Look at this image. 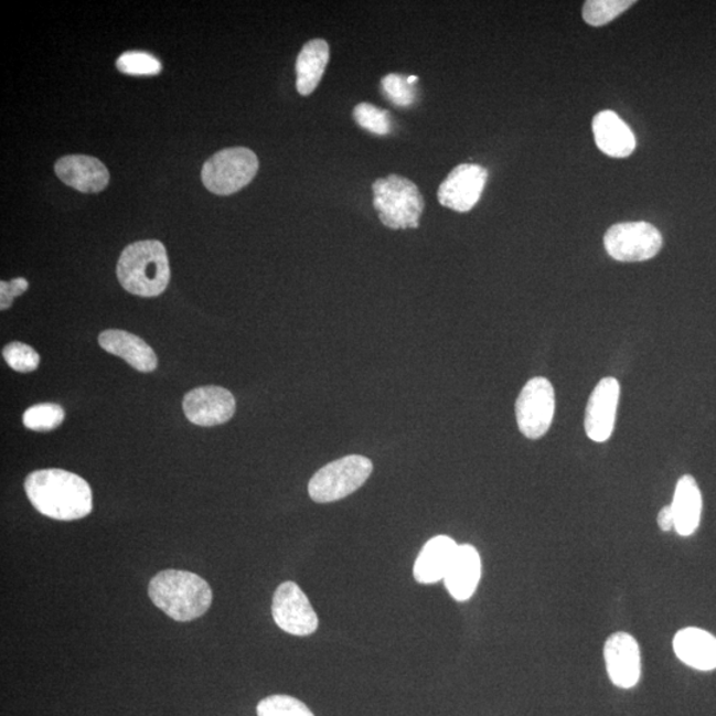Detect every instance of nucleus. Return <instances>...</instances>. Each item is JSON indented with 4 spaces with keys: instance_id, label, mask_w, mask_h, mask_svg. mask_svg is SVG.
Wrapping results in <instances>:
<instances>
[{
    "instance_id": "obj_1",
    "label": "nucleus",
    "mask_w": 716,
    "mask_h": 716,
    "mask_svg": "<svg viewBox=\"0 0 716 716\" xmlns=\"http://www.w3.org/2000/svg\"><path fill=\"white\" fill-rule=\"evenodd\" d=\"M25 494L42 515L71 522L88 516L94 509L92 490L74 472L47 469L31 472L24 482Z\"/></svg>"
},
{
    "instance_id": "obj_2",
    "label": "nucleus",
    "mask_w": 716,
    "mask_h": 716,
    "mask_svg": "<svg viewBox=\"0 0 716 716\" xmlns=\"http://www.w3.org/2000/svg\"><path fill=\"white\" fill-rule=\"evenodd\" d=\"M149 597L170 619L188 622L200 619L212 607L213 590L193 571L168 569L150 581Z\"/></svg>"
},
{
    "instance_id": "obj_3",
    "label": "nucleus",
    "mask_w": 716,
    "mask_h": 716,
    "mask_svg": "<svg viewBox=\"0 0 716 716\" xmlns=\"http://www.w3.org/2000/svg\"><path fill=\"white\" fill-rule=\"evenodd\" d=\"M117 278L125 290L137 297H159L170 281L165 246L159 241H141L128 246L118 260Z\"/></svg>"
},
{
    "instance_id": "obj_4",
    "label": "nucleus",
    "mask_w": 716,
    "mask_h": 716,
    "mask_svg": "<svg viewBox=\"0 0 716 716\" xmlns=\"http://www.w3.org/2000/svg\"><path fill=\"white\" fill-rule=\"evenodd\" d=\"M373 205L384 226L392 229L418 228L425 201L416 183L397 174L373 183Z\"/></svg>"
},
{
    "instance_id": "obj_5",
    "label": "nucleus",
    "mask_w": 716,
    "mask_h": 716,
    "mask_svg": "<svg viewBox=\"0 0 716 716\" xmlns=\"http://www.w3.org/2000/svg\"><path fill=\"white\" fill-rule=\"evenodd\" d=\"M372 471L371 459L348 456L320 469L308 484V492L313 502H338L357 491L371 477Z\"/></svg>"
},
{
    "instance_id": "obj_6",
    "label": "nucleus",
    "mask_w": 716,
    "mask_h": 716,
    "mask_svg": "<svg viewBox=\"0 0 716 716\" xmlns=\"http://www.w3.org/2000/svg\"><path fill=\"white\" fill-rule=\"evenodd\" d=\"M259 170L258 157L247 148L222 150L202 169V181L210 192L229 195L239 192L254 180Z\"/></svg>"
},
{
    "instance_id": "obj_7",
    "label": "nucleus",
    "mask_w": 716,
    "mask_h": 716,
    "mask_svg": "<svg viewBox=\"0 0 716 716\" xmlns=\"http://www.w3.org/2000/svg\"><path fill=\"white\" fill-rule=\"evenodd\" d=\"M659 228L648 222H626L610 227L603 236V246L615 260L645 261L662 248Z\"/></svg>"
},
{
    "instance_id": "obj_8",
    "label": "nucleus",
    "mask_w": 716,
    "mask_h": 716,
    "mask_svg": "<svg viewBox=\"0 0 716 716\" xmlns=\"http://www.w3.org/2000/svg\"><path fill=\"white\" fill-rule=\"evenodd\" d=\"M519 430L528 439L542 438L555 416V389L547 378L528 381L519 394L516 406Z\"/></svg>"
},
{
    "instance_id": "obj_9",
    "label": "nucleus",
    "mask_w": 716,
    "mask_h": 716,
    "mask_svg": "<svg viewBox=\"0 0 716 716\" xmlns=\"http://www.w3.org/2000/svg\"><path fill=\"white\" fill-rule=\"evenodd\" d=\"M272 617L276 626L292 635H311L319 628L318 615L310 600L298 584L292 581L282 583L276 589Z\"/></svg>"
},
{
    "instance_id": "obj_10",
    "label": "nucleus",
    "mask_w": 716,
    "mask_h": 716,
    "mask_svg": "<svg viewBox=\"0 0 716 716\" xmlns=\"http://www.w3.org/2000/svg\"><path fill=\"white\" fill-rule=\"evenodd\" d=\"M488 179V169L477 163H462L439 186L438 201L444 207L468 213L481 200Z\"/></svg>"
},
{
    "instance_id": "obj_11",
    "label": "nucleus",
    "mask_w": 716,
    "mask_h": 716,
    "mask_svg": "<svg viewBox=\"0 0 716 716\" xmlns=\"http://www.w3.org/2000/svg\"><path fill=\"white\" fill-rule=\"evenodd\" d=\"M236 409L232 392L221 386H202L189 392L183 398V412L190 423L199 426H216L232 419Z\"/></svg>"
},
{
    "instance_id": "obj_12",
    "label": "nucleus",
    "mask_w": 716,
    "mask_h": 716,
    "mask_svg": "<svg viewBox=\"0 0 716 716\" xmlns=\"http://www.w3.org/2000/svg\"><path fill=\"white\" fill-rule=\"evenodd\" d=\"M619 399L620 384L616 378H602L595 387L586 413L587 436L594 442H607L612 436Z\"/></svg>"
},
{
    "instance_id": "obj_13",
    "label": "nucleus",
    "mask_w": 716,
    "mask_h": 716,
    "mask_svg": "<svg viewBox=\"0 0 716 716\" xmlns=\"http://www.w3.org/2000/svg\"><path fill=\"white\" fill-rule=\"evenodd\" d=\"M610 681L621 688H632L641 678L639 643L628 633L609 637L603 648Z\"/></svg>"
},
{
    "instance_id": "obj_14",
    "label": "nucleus",
    "mask_w": 716,
    "mask_h": 716,
    "mask_svg": "<svg viewBox=\"0 0 716 716\" xmlns=\"http://www.w3.org/2000/svg\"><path fill=\"white\" fill-rule=\"evenodd\" d=\"M56 174L82 193L101 192L109 183V172L101 161L89 156H67L55 165Z\"/></svg>"
},
{
    "instance_id": "obj_15",
    "label": "nucleus",
    "mask_w": 716,
    "mask_h": 716,
    "mask_svg": "<svg viewBox=\"0 0 716 716\" xmlns=\"http://www.w3.org/2000/svg\"><path fill=\"white\" fill-rule=\"evenodd\" d=\"M597 148L613 159H627L637 148L633 130L613 110H601L592 121Z\"/></svg>"
},
{
    "instance_id": "obj_16",
    "label": "nucleus",
    "mask_w": 716,
    "mask_h": 716,
    "mask_svg": "<svg viewBox=\"0 0 716 716\" xmlns=\"http://www.w3.org/2000/svg\"><path fill=\"white\" fill-rule=\"evenodd\" d=\"M481 576L482 562L478 551L470 544L459 545L455 560L444 580L452 599L457 601L471 599L481 581Z\"/></svg>"
},
{
    "instance_id": "obj_17",
    "label": "nucleus",
    "mask_w": 716,
    "mask_h": 716,
    "mask_svg": "<svg viewBox=\"0 0 716 716\" xmlns=\"http://www.w3.org/2000/svg\"><path fill=\"white\" fill-rule=\"evenodd\" d=\"M459 545L449 536L430 538L419 552L414 564V579L420 584H436L445 580Z\"/></svg>"
},
{
    "instance_id": "obj_18",
    "label": "nucleus",
    "mask_w": 716,
    "mask_h": 716,
    "mask_svg": "<svg viewBox=\"0 0 716 716\" xmlns=\"http://www.w3.org/2000/svg\"><path fill=\"white\" fill-rule=\"evenodd\" d=\"M98 344L104 351L127 361L138 372L149 373L157 367L154 351L136 334L121 330L104 331L98 336Z\"/></svg>"
},
{
    "instance_id": "obj_19",
    "label": "nucleus",
    "mask_w": 716,
    "mask_h": 716,
    "mask_svg": "<svg viewBox=\"0 0 716 716\" xmlns=\"http://www.w3.org/2000/svg\"><path fill=\"white\" fill-rule=\"evenodd\" d=\"M674 652L687 666L709 672L716 669V639L698 628L680 630L674 637Z\"/></svg>"
},
{
    "instance_id": "obj_20",
    "label": "nucleus",
    "mask_w": 716,
    "mask_h": 716,
    "mask_svg": "<svg viewBox=\"0 0 716 716\" xmlns=\"http://www.w3.org/2000/svg\"><path fill=\"white\" fill-rule=\"evenodd\" d=\"M672 510L675 531L681 536L693 535L701 523L702 494L692 475L682 477L676 483Z\"/></svg>"
},
{
    "instance_id": "obj_21",
    "label": "nucleus",
    "mask_w": 716,
    "mask_h": 716,
    "mask_svg": "<svg viewBox=\"0 0 716 716\" xmlns=\"http://www.w3.org/2000/svg\"><path fill=\"white\" fill-rule=\"evenodd\" d=\"M330 62V45L324 39H313L301 49L297 61V88L301 96L311 95L323 78Z\"/></svg>"
},
{
    "instance_id": "obj_22",
    "label": "nucleus",
    "mask_w": 716,
    "mask_h": 716,
    "mask_svg": "<svg viewBox=\"0 0 716 716\" xmlns=\"http://www.w3.org/2000/svg\"><path fill=\"white\" fill-rule=\"evenodd\" d=\"M633 4V0H588L584 4L583 18L594 28H601L615 21Z\"/></svg>"
},
{
    "instance_id": "obj_23",
    "label": "nucleus",
    "mask_w": 716,
    "mask_h": 716,
    "mask_svg": "<svg viewBox=\"0 0 716 716\" xmlns=\"http://www.w3.org/2000/svg\"><path fill=\"white\" fill-rule=\"evenodd\" d=\"M64 409L57 404H39L23 414V424L34 431H51L63 424Z\"/></svg>"
},
{
    "instance_id": "obj_24",
    "label": "nucleus",
    "mask_w": 716,
    "mask_h": 716,
    "mask_svg": "<svg viewBox=\"0 0 716 716\" xmlns=\"http://www.w3.org/2000/svg\"><path fill=\"white\" fill-rule=\"evenodd\" d=\"M258 716H314L303 702L288 695H271L260 701Z\"/></svg>"
},
{
    "instance_id": "obj_25",
    "label": "nucleus",
    "mask_w": 716,
    "mask_h": 716,
    "mask_svg": "<svg viewBox=\"0 0 716 716\" xmlns=\"http://www.w3.org/2000/svg\"><path fill=\"white\" fill-rule=\"evenodd\" d=\"M116 65L122 74L131 76H154L162 70V64L154 56L140 51L125 52Z\"/></svg>"
},
{
    "instance_id": "obj_26",
    "label": "nucleus",
    "mask_w": 716,
    "mask_h": 716,
    "mask_svg": "<svg viewBox=\"0 0 716 716\" xmlns=\"http://www.w3.org/2000/svg\"><path fill=\"white\" fill-rule=\"evenodd\" d=\"M353 117L361 128L370 130L373 135L385 136L391 133L392 121L387 110L374 107L372 104L361 103L354 108Z\"/></svg>"
},
{
    "instance_id": "obj_27",
    "label": "nucleus",
    "mask_w": 716,
    "mask_h": 716,
    "mask_svg": "<svg viewBox=\"0 0 716 716\" xmlns=\"http://www.w3.org/2000/svg\"><path fill=\"white\" fill-rule=\"evenodd\" d=\"M3 357L12 370L21 373L34 372L41 364L38 352L30 345L18 343V341L4 348Z\"/></svg>"
},
{
    "instance_id": "obj_28",
    "label": "nucleus",
    "mask_w": 716,
    "mask_h": 716,
    "mask_svg": "<svg viewBox=\"0 0 716 716\" xmlns=\"http://www.w3.org/2000/svg\"><path fill=\"white\" fill-rule=\"evenodd\" d=\"M381 87H383L384 94L389 98L393 104H396L397 107H410L416 98V89L412 87L409 81L403 75L391 74L386 75L383 81H381Z\"/></svg>"
},
{
    "instance_id": "obj_29",
    "label": "nucleus",
    "mask_w": 716,
    "mask_h": 716,
    "mask_svg": "<svg viewBox=\"0 0 716 716\" xmlns=\"http://www.w3.org/2000/svg\"><path fill=\"white\" fill-rule=\"evenodd\" d=\"M29 290V281L19 278L10 282L2 281L0 282V308L2 311L9 310L12 304V300L17 297Z\"/></svg>"
},
{
    "instance_id": "obj_30",
    "label": "nucleus",
    "mask_w": 716,
    "mask_h": 716,
    "mask_svg": "<svg viewBox=\"0 0 716 716\" xmlns=\"http://www.w3.org/2000/svg\"><path fill=\"white\" fill-rule=\"evenodd\" d=\"M659 525L662 531L669 532L674 528V515L672 505L663 507L659 515Z\"/></svg>"
},
{
    "instance_id": "obj_31",
    "label": "nucleus",
    "mask_w": 716,
    "mask_h": 716,
    "mask_svg": "<svg viewBox=\"0 0 716 716\" xmlns=\"http://www.w3.org/2000/svg\"><path fill=\"white\" fill-rule=\"evenodd\" d=\"M407 81H409L410 84H414V83L417 82V77L413 76V77L407 78Z\"/></svg>"
}]
</instances>
